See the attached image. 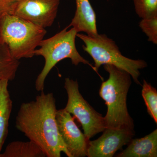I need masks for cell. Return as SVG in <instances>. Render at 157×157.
Returning <instances> with one entry per match:
<instances>
[{
	"mask_svg": "<svg viewBox=\"0 0 157 157\" xmlns=\"http://www.w3.org/2000/svg\"><path fill=\"white\" fill-rule=\"evenodd\" d=\"M141 94L145 102L147 112L157 123V91L150 83L144 79Z\"/></svg>",
	"mask_w": 157,
	"mask_h": 157,
	"instance_id": "9a60e30c",
	"label": "cell"
},
{
	"mask_svg": "<svg viewBox=\"0 0 157 157\" xmlns=\"http://www.w3.org/2000/svg\"><path fill=\"white\" fill-rule=\"evenodd\" d=\"M9 80H0V154L8 136L12 101L8 90Z\"/></svg>",
	"mask_w": 157,
	"mask_h": 157,
	"instance_id": "7c38bea8",
	"label": "cell"
},
{
	"mask_svg": "<svg viewBox=\"0 0 157 157\" xmlns=\"http://www.w3.org/2000/svg\"><path fill=\"white\" fill-rule=\"evenodd\" d=\"M59 3L60 0H17L8 13L45 29L54 22Z\"/></svg>",
	"mask_w": 157,
	"mask_h": 157,
	"instance_id": "52a82bcc",
	"label": "cell"
},
{
	"mask_svg": "<svg viewBox=\"0 0 157 157\" xmlns=\"http://www.w3.org/2000/svg\"><path fill=\"white\" fill-rule=\"evenodd\" d=\"M69 28L68 26L53 36L43 39L39 45L40 48L35 51V56H43L45 60L44 67L35 82V88L38 91H43L48 73L57 63L65 59H70L75 66L80 63L88 65L96 72L94 66L78 52L75 44L77 32L73 28L68 30Z\"/></svg>",
	"mask_w": 157,
	"mask_h": 157,
	"instance_id": "277c9868",
	"label": "cell"
},
{
	"mask_svg": "<svg viewBox=\"0 0 157 157\" xmlns=\"http://www.w3.org/2000/svg\"><path fill=\"white\" fill-rule=\"evenodd\" d=\"M2 13H0V29H1V18H2Z\"/></svg>",
	"mask_w": 157,
	"mask_h": 157,
	"instance_id": "d6986e66",
	"label": "cell"
},
{
	"mask_svg": "<svg viewBox=\"0 0 157 157\" xmlns=\"http://www.w3.org/2000/svg\"><path fill=\"white\" fill-rule=\"evenodd\" d=\"M76 2L75 15L68 26L72 27L77 33L83 32L91 36H97L96 14L89 0H76Z\"/></svg>",
	"mask_w": 157,
	"mask_h": 157,
	"instance_id": "30bf717a",
	"label": "cell"
},
{
	"mask_svg": "<svg viewBox=\"0 0 157 157\" xmlns=\"http://www.w3.org/2000/svg\"><path fill=\"white\" fill-rule=\"evenodd\" d=\"M56 99L52 93L42 91L35 101L21 104L15 126L41 148L45 157H70L59 133L56 120Z\"/></svg>",
	"mask_w": 157,
	"mask_h": 157,
	"instance_id": "6da1fadb",
	"label": "cell"
},
{
	"mask_svg": "<svg viewBox=\"0 0 157 157\" xmlns=\"http://www.w3.org/2000/svg\"><path fill=\"white\" fill-rule=\"evenodd\" d=\"M47 31L27 21L8 13L2 15L0 41L6 44L14 59L31 58L43 39Z\"/></svg>",
	"mask_w": 157,
	"mask_h": 157,
	"instance_id": "3957f363",
	"label": "cell"
},
{
	"mask_svg": "<svg viewBox=\"0 0 157 157\" xmlns=\"http://www.w3.org/2000/svg\"><path fill=\"white\" fill-rule=\"evenodd\" d=\"M109 78L102 82L99 95L105 101L107 112L104 117L106 128L135 131L134 120L128 111L127 96L132 76L122 69L112 65H104Z\"/></svg>",
	"mask_w": 157,
	"mask_h": 157,
	"instance_id": "7a4b0ae2",
	"label": "cell"
},
{
	"mask_svg": "<svg viewBox=\"0 0 157 157\" xmlns=\"http://www.w3.org/2000/svg\"><path fill=\"white\" fill-rule=\"evenodd\" d=\"M20 63L11 56L8 46L0 41V80L15 78Z\"/></svg>",
	"mask_w": 157,
	"mask_h": 157,
	"instance_id": "5bb4252c",
	"label": "cell"
},
{
	"mask_svg": "<svg viewBox=\"0 0 157 157\" xmlns=\"http://www.w3.org/2000/svg\"><path fill=\"white\" fill-rule=\"evenodd\" d=\"M135 11L141 19L157 15V0H134Z\"/></svg>",
	"mask_w": 157,
	"mask_h": 157,
	"instance_id": "2e32d148",
	"label": "cell"
},
{
	"mask_svg": "<svg viewBox=\"0 0 157 157\" xmlns=\"http://www.w3.org/2000/svg\"><path fill=\"white\" fill-rule=\"evenodd\" d=\"M17 0H0V13H9L12 6Z\"/></svg>",
	"mask_w": 157,
	"mask_h": 157,
	"instance_id": "ac0fdd59",
	"label": "cell"
},
{
	"mask_svg": "<svg viewBox=\"0 0 157 157\" xmlns=\"http://www.w3.org/2000/svg\"><path fill=\"white\" fill-rule=\"evenodd\" d=\"M117 157H157V130L142 138L132 139Z\"/></svg>",
	"mask_w": 157,
	"mask_h": 157,
	"instance_id": "8fae6325",
	"label": "cell"
},
{
	"mask_svg": "<svg viewBox=\"0 0 157 157\" xmlns=\"http://www.w3.org/2000/svg\"><path fill=\"white\" fill-rule=\"evenodd\" d=\"M76 36L84 42L82 48L92 58L94 62L96 73L103 78L98 73L102 65H112L122 69L130 74L137 84L139 81L140 70L146 68L147 63L143 60H134L124 56L115 42L104 34H99L91 36L86 34L78 33Z\"/></svg>",
	"mask_w": 157,
	"mask_h": 157,
	"instance_id": "5b68a950",
	"label": "cell"
},
{
	"mask_svg": "<svg viewBox=\"0 0 157 157\" xmlns=\"http://www.w3.org/2000/svg\"><path fill=\"white\" fill-rule=\"evenodd\" d=\"M45 154L33 141H15L9 143L0 157H44Z\"/></svg>",
	"mask_w": 157,
	"mask_h": 157,
	"instance_id": "4fadbf2b",
	"label": "cell"
},
{
	"mask_svg": "<svg viewBox=\"0 0 157 157\" xmlns=\"http://www.w3.org/2000/svg\"><path fill=\"white\" fill-rule=\"evenodd\" d=\"M64 88L68 95L67 103L64 109L80 122L88 140L104 132L107 128L104 117L85 100L79 92L78 82L66 78Z\"/></svg>",
	"mask_w": 157,
	"mask_h": 157,
	"instance_id": "8992f818",
	"label": "cell"
},
{
	"mask_svg": "<svg viewBox=\"0 0 157 157\" xmlns=\"http://www.w3.org/2000/svg\"><path fill=\"white\" fill-rule=\"evenodd\" d=\"M135 136V131L106 128L98 139L89 141L87 156L112 157L117 151L128 144Z\"/></svg>",
	"mask_w": 157,
	"mask_h": 157,
	"instance_id": "9c48e42d",
	"label": "cell"
},
{
	"mask_svg": "<svg viewBox=\"0 0 157 157\" xmlns=\"http://www.w3.org/2000/svg\"><path fill=\"white\" fill-rule=\"evenodd\" d=\"M139 26L148 37V41L157 44V15L142 19Z\"/></svg>",
	"mask_w": 157,
	"mask_h": 157,
	"instance_id": "e0dca14e",
	"label": "cell"
},
{
	"mask_svg": "<svg viewBox=\"0 0 157 157\" xmlns=\"http://www.w3.org/2000/svg\"><path fill=\"white\" fill-rule=\"evenodd\" d=\"M58 128L70 157L87 156L88 140L74 121L71 114L64 108L57 110Z\"/></svg>",
	"mask_w": 157,
	"mask_h": 157,
	"instance_id": "ba28073f",
	"label": "cell"
}]
</instances>
